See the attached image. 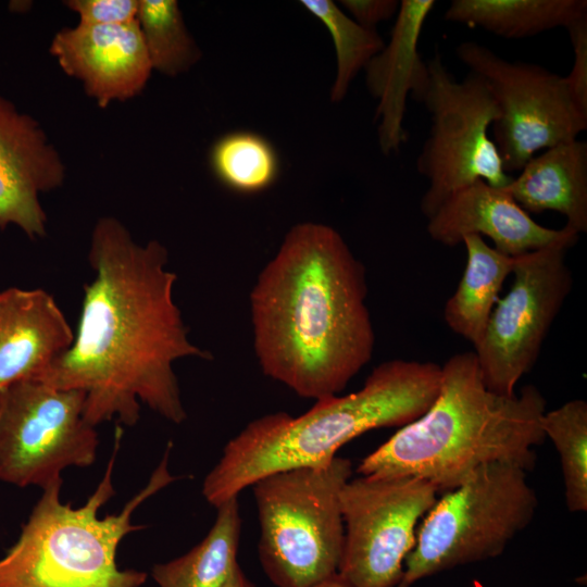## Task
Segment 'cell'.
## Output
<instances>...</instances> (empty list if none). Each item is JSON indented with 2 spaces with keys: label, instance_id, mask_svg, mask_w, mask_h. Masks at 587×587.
Listing matches in <instances>:
<instances>
[{
  "label": "cell",
  "instance_id": "1",
  "mask_svg": "<svg viewBox=\"0 0 587 587\" xmlns=\"http://www.w3.org/2000/svg\"><path fill=\"white\" fill-rule=\"evenodd\" d=\"M88 260L95 275L84 286L73 342L40 380L84 391L85 417L93 426L112 420L133 426L141 403L183 423L187 413L173 364L212 355L189 339L166 248L154 239L139 243L118 218L102 216Z\"/></svg>",
  "mask_w": 587,
  "mask_h": 587
},
{
  "label": "cell",
  "instance_id": "2",
  "mask_svg": "<svg viewBox=\"0 0 587 587\" xmlns=\"http://www.w3.org/2000/svg\"><path fill=\"white\" fill-rule=\"evenodd\" d=\"M366 296L365 267L336 229L294 225L249 296L262 372L301 398L338 396L373 357Z\"/></svg>",
  "mask_w": 587,
  "mask_h": 587
},
{
  "label": "cell",
  "instance_id": "3",
  "mask_svg": "<svg viewBox=\"0 0 587 587\" xmlns=\"http://www.w3.org/2000/svg\"><path fill=\"white\" fill-rule=\"evenodd\" d=\"M546 399L527 385L520 394L489 390L474 351L441 366L439 392L429 409L366 455L363 476H411L449 491L483 465L508 461L533 469L545 440Z\"/></svg>",
  "mask_w": 587,
  "mask_h": 587
},
{
  "label": "cell",
  "instance_id": "4",
  "mask_svg": "<svg viewBox=\"0 0 587 587\" xmlns=\"http://www.w3.org/2000/svg\"><path fill=\"white\" fill-rule=\"evenodd\" d=\"M440 382L437 363L388 360L373 369L358 391L317 400L297 416H260L226 444L203 480L202 495L217 508L267 474L325 465L353 438L419 419L435 401Z\"/></svg>",
  "mask_w": 587,
  "mask_h": 587
},
{
  "label": "cell",
  "instance_id": "5",
  "mask_svg": "<svg viewBox=\"0 0 587 587\" xmlns=\"http://www.w3.org/2000/svg\"><path fill=\"white\" fill-rule=\"evenodd\" d=\"M116 426L114 448L105 473L84 505L73 508L60 498L62 482L42 489L16 541L0 559V587H140L148 574L121 570L116 552L122 539L139 530L132 523L136 509L177 476L167 470L172 445L147 485L115 514L99 510L114 495L112 474L121 446Z\"/></svg>",
  "mask_w": 587,
  "mask_h": 587
},
{
  "label": "cell",
  "instance_id": "6",
  "mask_svg": "<svg viewBox=\"0 0 587 587\" xmlns=\"http://www.w3.org/2000/svg\"><path fill=\"white\" fill-rule=\"evenodd\" d=\"M352 463L267 474L251 487L258 510L259 560L276 587H315L338 573L344 550L340 492Z\"/></svg>",
  "mask_w": 587,
  "mask_h": 587
},
{
  "label": "cell",
  "instance_id": "7",
  "mask_svg": "<svg viewBox=\"0 0 587 587\" xmlns=\"http://www.w3.org/2000/svg\"><path fill=\"white\" fill-rule=\"evenodd\" d=\"M527 470L508 461L477 469L426 513L397 587L501 554L532 522L538 500Z\"/></svg>",
  "mask_w": 587,
  "mask_h": 587
},
{
  "label": "cell",
  "instance_id": "8",
  "mask_svg": "<svg viewBox=\"0 0 587 587\" xmlns=\"http://www.w3.org/2000/svg\"><path fill=\"white\" fill-rule=\"evenodd\" d=\"M427 65L429 84L421 103L430 115V130L416 159L417 172L428 180L420 204L426 218L478 179L494 187L512 180L488 133L500 111L487 82L473 72L455 79L439 54Z\"/></svg>",
  "mask_w": 587,
  "mask_h": 587
},
{
  "label": "cell",
  "instance_id": "9",
  "mask_svg": "<svg viewBox=\"0 0 587 587\" xmlns=\"http://www.w3.org/2000/svg\"><path fill=\"white\" fill-rule=\"evenodd\" d=\"M84 391L26 380L0 398V480L42 489L62 482L70 466L97 457L96 426L85 417Z\"/></svg>",
  "mask_w": 587,
  "mask_h": 587
},
{
  "label": "cell",
  "instance_id": "10",
  "mask_svg": "<svg viewBox=\"0 0 587 587\" xmlns=\"http://www.w3.org/2000/svg\"><path fill=\"white\" fill-rule=\"evenodd\" d=\"M457 57L490 87L500 115L492 140L505 172H517L540 150L577 139L587 114L574 102L564 76L538 64L508 61L489 48L464 41Z\"/></svg>",
  "mask_w": 587,
  "mask_h": 587
},
{
  "label": "cell",
  "instance_id": "11",
  "mask_svg": "<svg viewBox=\"0 0 587 587\" xmlns=\"http://www.w3.org/2000/svg\"><path fill=\"white\" fill-rule=\"evenodd\" d=\"M437 492L411 476L350 478L340 492L345 537L338 576L350 587L398 586L417 522Z\"/></svg>",
  "mask_w": 587,
  "mask_h": 587
},
{
  "label": "cell",
  "instance_id": "12",
  "mask_svg": "<svg viewBox=\"0 0 587 587\" xmlns=\"http://www.w3.org/2000/svg\"><path fill=\"white\" fill-rule=\"evenodd\" d=\"M572 242H559L516 257L513 282L498 300L474 352L486 387L512 396L530 372L560 312L573 277L565 257Z\"/></svg>",
  "mask_w": 587,
  "mask_h": 587
},
{
  "label": "cell",
  "instance_id": "13",
  "mask_svg": "<svg viewBox=\"0 0 587 587\" xmlns=\"http://www.w3.org/2000/svg\"><path fill=\"white\" fill-rule=\"evenodd\" d=\"M64 180L65 165L40 124L0 96V228L15 225L29 238L43 237L39 196Z\"/></svg>",
  "mask_w": 587,
  "mask_h": 587
},
{
  "label": "cell",
  "instance_id": "14",
  "mask_svg": "<svg viewBox=\"0 0 587 587\" xmlns=\"http://www.w3.org/2000/svg\"><path fill=\"white\" fill-rule=\"evenodd\" d=\"M49 52L102 109L136 97L152 72L138 20L62 28L52 38Z\"/></svg>",
  "mask_w": 587,
  "mask_h": 587
},
{
  "label": "cell",
  "instance_id": "15",
  "mask_svg": "<svg viewBox=\"0 0 587 587\" xmlns=\"http://www.w3.org/2000/svg\"><path fill=\"white\" fill-rule=\"evenodd\" d=\"M427 220V233L436 242L452 247L469 235L486 236L496 250L511 257L559 242L575 245L579 236L566 226L538 224L503 187L480 179L449 196Z\"/></svg>",
  "mask_w": 587,
  "mask_h": 587
},
{
  "label": "cell",
  "instance_id": "16",
  "mask_svg": "<svg viewBox=\"0 0 587 587\" xmlns=\"http://www.w3.org/2000/svg\"><path fill=\"white\" fill-rule=\"evenodd\" d=\"M434 0H402L390 40L367 63L366 86L377 99L378 142L384 154L398 152L408 139L403 127L407 100L422 101L429 71L419 52V40Z\"/></svg>",
  "mask_w": 587,
  "mask_h": 587
},
{
  "label": "cell",
  "instance_id": "17",
  "mask_svg": "<svg viewBox=\"0 0 587 587\" xmlns=\"http://www.w3.org/2000/svg\"><path fill=\"white\" fill-rule=\"evenodd\" d=\"M73 339L71 325L48 291L0 290V398L18 383L40 380Z\"/></svg>",
  "mask_w": 587,
  "mask_h": 587
},
{
  "label": "cell",
  "instance_id": "18",
  "mask_svg": "<svg viewBox=\"0 0 587 587\" xmlns=\"http://www.w3.org/2000/svg\"><path fill=\"white\" fill-rule=\"evenodd\" d=\"M504 190L528 214L555 211L578 235L587 232V143L574 139L530 158Z\"/></svg>",
  "mask_w": 587,
  "mask_h": 587
},
{
  "label": "cell",
  "instance_id": "19",
  "mask_svg": "<svg viewBox=\"0 0 587 587\" xmlns=\"http://www.w3.org/2000/svg\"><path fill=\"white\" fill-rule=\"evenodd\" d=\"M462 243L466 265L455 292L446 302L444 319L452 332L475 347L484 336L505 278L514 270L516 257L496 250L478 235L465 236Z\"/></svg>",
  "mask_w": 587,
  "mask_h": 587
},
{
  "label": "cell",
  "instance_id": "20",
  "mask_svg": "<svg viewBox=\"0 0 587 587\" xmlns=\"http://www.w3.org/2000/svg\"><path fill=\"white\" fill-rule=\"evenodd\" d=\"M587 16L586 0H453L445 18L505 39L569 28Z\"/></svg>",
  "mask_w": 587,
  "mask_h": 587
},
{
  "label": "cell",
  "instance_id": "21",
  "mask_svg": "<svg viewBox=\"0 0 587 587\" xmlns=\"http://www.w3.org/2000/svg\"><path fill=\"white\" fill-rule=\"evenodd\" d=\"M237 498L216 508L214 524L190 551L152 566L151 575L159 587H223L226 584L238 565L242 522Z\"/></svg>",
  "mask_w": 587,
  "mask_h": 587
},
{
  "label": "cell",
  "instance_id": "22",
  "mask_svg": "<svg viewBox=\"0 0 587 587\" xmlns=\"http://www.w3.org/2000/svg\"><path fill=\"white\" fill-rule=\"evenodd\" d=\"M137 20L152 70L177 76L200 60L177 1L139 0Z\"/></svg>",
  "mask_w": 587,
  "mask_h": 587
},
{
  "label": "cell",
  "instance_id": "23",
  "mask_svg": "<svg viewBox=\"0 0 587 587\" xmlns=\"http://www.w3.org/2000/svg\"><path fill=\"white\" fill-rule=\"evenodd\" d=\"M210 165L223 185L241 193L266 189L279 170L273 146L250 132H234L218 138L210 151Z\"/></svg>",
  "mask_w": 587,
  "mask_h": 587
},
{
  "label": "cell",
  "instance_id": "24",
  "mask_svg": "<svg viewBox=\"0 0 587 587\" xmlns=\"http://www.w3.org/2000/svg\"><path fill=\"white\" fill-rule=\"evenodd\" d=\"M545 437L560 455L565 504L570 512L587 511V402L573 399L541 419Z\"/></svg>",
  "mask_w": 587,
  "mask_h": 587
},
{
  "label": "cell",
  "instance_id": "25",
  "mask_svg": "<svg viewBox=\"0 0 587 587\" xmlns=\"http://www.w3.org/2000/svg\"><path fill=\"white\" fill-rule=\"evenodd\" d=\"M301 5L320 20L329 32L336 52L337 71L330 101H341L358 73L385 46L376 30L365 28L330 0H302Z\"/></svg>",
  "mask_w": 587,
  "mask_h": 587
},
{
  "label": "cell",
  "instance_id": "26",
  "mask_svg": "<svg viewBox=\"0 0 587 587\" xmlns=\"http://www.w3.org/2000/svg\"><path fill=\"white\" fill-rule=\"evenodd\" d=\"M83 25H120L137 21L139 0H67Z\"/></svg>",
  "mask_w": 587,
  "mask_h": 587
},
{
  "label": "cell",
  "instance_id": "27",
  "mask_svg": "<svg viewBox=\"0 0 587 587\" xmlns=\"http://www.w3.org/2000/svg\"><path fill=\"white\" fill-rule=\"evenodd\" d=\"M567 33L574 61L570 74L564 78L574 102L587 114V16L573 23Z\"/></svg>",
  "mask_w": 587,
  "mask_h": 587
},
{
  "label": "cell",
  "instance_id": "28",
  "mask_svg": "<svg viewBox=\"0 0 587 587\" xmlns=\"http://www.w3.org/2000/svg\"><path fill=\"white\" fill-rule=\"evenodd\" d=\"M340 3L352 20L373 30L377 24L397 15L400 8L397 0H341Z\"/></svg>",
  "mask_w": 587,
  "mask_h": 587
},
{
  "label": "cell",
  "instance_id": "29",
  "mask_svg": "<svg viewBox=\"0 0 587 587\" xmlns=\"http://www.w3.org/2000/svg\"><path fill=\"white\" fill-rule=\"evenodd\" d=\"M223 587H255L238 564Z\"/></svg>",
  "mask_w": 587,
  "mask_h": 587
},
{
  "label": "cell",
  "instance_id": "30",
  "mask_svg": "<svg viewBox=\"0 0 587 587\" xmlns=\"http://www.w3.org/2000/svg\"><path fill=\"white\" fill-rule=\"evenodd\" d=\"M315 587H350L346 582H344L338 574L328 578L327 580L319 584Z\"/></svg>",
  "mask_w": 587,
  "mask_h": 587
}]
</instances>
